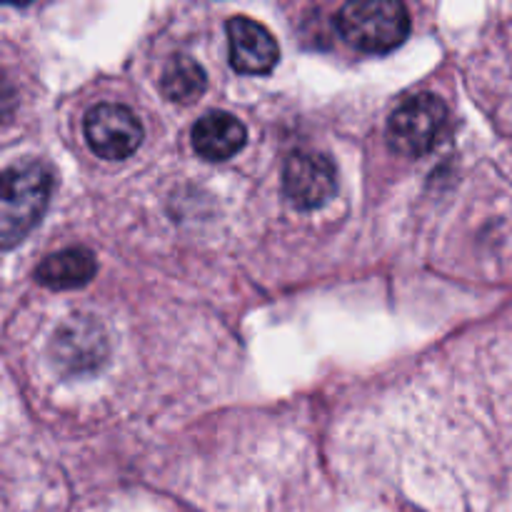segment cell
<instances>
[{
	"label": "cell",
	"mask_w": 512,
	"mask_h": 512,
	"mask_svg": "<svg viewBox=\"0 0 512 512\" xmlns=\"http://www.w3.org/2000/svg\"><path fill=\"white\" fill-rule=\"evenodd\" d=\"M53 173L40 160H15L3 173L0 195V240L3 248H15L38 225L48 208Z\"/></svg>",
	"instance_id": "1"
},
{
	"label": "cell",
	"mask_w": 512,
	"mask_h": 512,
	"mask_svg": "<svg viewBox=\"0 0 512 512\" xmlns=\"http://www.w3.org/2000/svg\"><path fill=\"white\" fill-rule=\"evenodd\" d=\"M335 28L363 53H390L410 33V13L395 0H353L335 15Z\"/></svg>",
	"instance_id": "2"
},
{
	"label": "cell",
	"mask_w": 512,
	"mask_h": 512,
	"mask_svg": "<svg viewBox=\"0 0 512 512\" xmlns=\"http://www.w3.org/2000/svg\"><path fill=\"white\" fill-rule=\"evenodd\" d=\"M448 108L435 93L410 95L388 120V143L403 158H423L438 145Z\"/></svg>",
	"instance_id": "3"
},
{
	"label": "cell",
	"mask_w": 512,
	"mask_h": 512,
	"mask_svg": "<svg viewBox=\"0 0 512 512\" xmlns=\"http://www.w3.org/2000/svg\"><path fill=\"white\" fill-rule=\"evenodd\" d=\"M83 133L90 150L103 160H125L143 143L138 115L120 103H98L85 113Z\"/></svg>",
	"instance_id": "4"
},
{
	"label": "cell",
	"mask_w": 512,
	"mask_h": 512,
	"mask_svg": "<svg viewBox=\"0 0 512 512\" xmlns=\"http://www.w3.org/2000/svg\"><path fill=\"white\" fill-rule=\"evenodd\" d=\"M283 193L300 210L323 208L338 193L335 163L318 150H295L285 160Z\"/></svg>",
	"instance_id": "5"
},
{
	"label": "cell",
	"mask_w": 512,
	"mask_h": 512,
	"mask_svg": "<svg viewBox=\"0 0 512 512\" xmlns=\"http://www.w3.org/2000/svg\"><path fill=\"white\" fill-rule=\"evenodd\" d=\"M230 65L245 75H265L278 65L280 48L265 25L258 20L235 15L228 20Z\"/></svg>",
	"instance_id": "6"
},
{
	"label": "cell",
	"mask_w": 512,
	"mask_h": 512,
	"mask_svg": "<svg viewBox=\"0 0 512 512\" xmlns=\"http://www.w3.org/2000/svg\"><path fill=\"white\" fill-rule=\"evenodd\" d=\"M245 138H248L245 125L233 113H223V110L205 113L190 133L195 153L210 163H220V160H230L233 155H238L243 150Z\"/></svg>",
	"instance_id": "7"
},
{
	"label": "cell",
	"mask_w": 512,
	"mask_h": 512,
	"mask_svg": "<svg viewBox=\"0 0 512 512\" xmlns=\"http://www.w3.org/2000/svg\"><path fill=\"white\" fill-rule=\"evenodd\" d=\"M53 353L60 365L83 373L95 368L105 355V338L90 318H78L65 325L53 343Z\"/></svg>",
	"instance_id": "8"
},
{
	"label": "cell",
	"mask_w": 512,
	"mask_h": 512,
	"mask_svg": "<svg viewBox=\"0 0 512 512\" xmlns=\"http://www.w3.org/2000/svg\"><path fill=\"white\" fill-rule=\"evenodd\" d=\"M98 273L95 255L88 248H65L48 255L35 270V280L50 290L83 288Z\"/></svg>",
	"instance_id": "9"
},
{
	"label": "cell",
	"mask_w": 512,
	"mask_h": 512,
	"mask_svg": "<svg viewBox=\"0 0 512 512\" xmlns=\"http://www.w3.org/2000/svg\"><path fill=\"white\" fill-rule=\"evenodd\" d=\"M160 90L173 103H193L205 93V70L190 55H175L163 70Z\"/></svg>",
	"instance_id": "10"
}]
</instances>
